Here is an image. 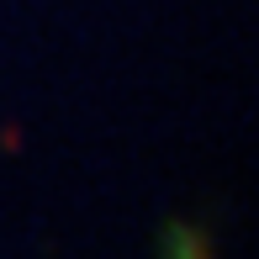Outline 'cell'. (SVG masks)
<instances>
[{"label":"cell","mask_w":259,"mask_h":259,"mask_svg":"<svg viewBox=\"0 0 259 259\" xmlns=\"http://www.w3.org/2000/svg\"><path fill=\"white\" fill-rule=\"evenodd\" d=\"M154 259H211V228L191 217H169L154 238Z\"/></svg>","instance_id":"1"}]
</instances>
